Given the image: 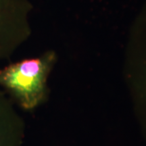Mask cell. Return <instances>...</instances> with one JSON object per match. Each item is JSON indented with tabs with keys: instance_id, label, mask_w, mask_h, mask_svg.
<instances>
[{
	"instance_id": "7a4b0ae2",
	"label": "cell",
	"mask_w": 146,
	"mask_h": 146,
	"mask_svg": "<svg viewBox=\"0 0 146 146\" xmlns=\"http://www.w3.org/2000/svg\"><path fill=\"white\" fill-rule=\"evenodd\" d=\"M25 0H0V60L12 54L26 31Z\"/></svg>"
},
{
	"instance_id": "3957f363",
	"label": "cell",
	"mask_w": 146,
	"mask_h": 146,
	"mask_svg": "<svg viewBox=\"0 0 146 146\" xmlns=\"http://www.w3.org/2000/svg\"><path fill=\"white\" fill-rule=\"evenodd\" d=\"M1 136L0 135V146H1Z\"/></svg>"
},
{
	"instance_id": "6da1fadb",
	"label": "cell",
	"mask_w": 146,
	"mask_h": 146,
	"mask_svg": "<svg viewBox=\"0 0 146 146\" xmlns=\"http://www.w3.org/2000/svg\"><path fill=\"white\" fill-rule=\"evenodd\" d=\"M54 54L27 59L0 69V86L4 87L23 108L33 109L43 101Z\"/></svg>"
}]
</instances>
